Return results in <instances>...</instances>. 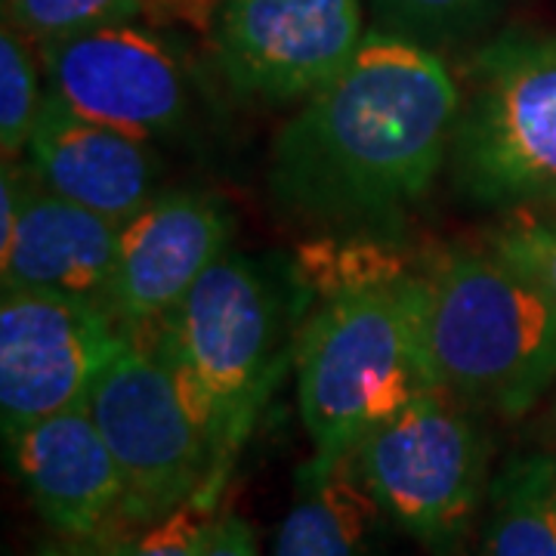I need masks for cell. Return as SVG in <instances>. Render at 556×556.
Returning a JSON list of instances; mask_svg holds the SVG:
<instances>
[{
	"mask_svg": "<svg viewBox=\"0 0 556 556\" xmlns=\"http://www.w3.org/2000/svg\"><path fill=\"white\" fill-rule=\"evenodd\" d=\"M217 510L189 501L174 514L137 529H118L109 535L115 556H201L207 522Z\"/></svg>",
	"mask_w": 556,
	"mask_h": 556,
	"instance_id": "21",
	"label": "cell"
},
{
	"mask_svg": "<svg viewBox=\"0 0 556 556\" xmlns=\"http://www.w3.org/2000/svg\"><path fill=\"white\" fill-rule=\"evenodd\" d=\"M25 164L47 192L121 226L159 195L152 139L80 118L50 97L25 149Z\"/></svg>",
	"mask_w": 556,
	"mask_h": 556,
	"instance_id": "13",
	"label": "cell"
},
{
	"mask_svg": "<svg viewBox=\"0 0 556 556\" xmlns=\"http://www.w3.org/2000/svg\"><path fill=\"white\" fill-rule=\"evenodd\" d=\"M35 556H115V554H112L109 535H105V538H90V541H72V538H62L60 544H43Z\"/></svg>",
	"mask_w": 556,
	"mask_h": 556,
	"instance_id": "23",
	"label": "cell"
},
{
	"mask_svg": "<svg viewBox=\"0 0 556 556\" xmlns=\"http://www.w3.org/2000/svg\"><path fill=\"white\" fill-rule=\"evenodd\" d=\"M149 13L152 0H3V22L35 47L115 22L146 20Z\"/></svg>",
	"mask_w": 556,
	"mask_h": 556,
	"instance_id": "19",
	"label": "cell"
},
{
	"mask_svg": "<svg viewBox=\"0 0 556 556\" xmlns=\"http://www.w3.org/2000/svg\"><path fill=\"white\" fill-rule=\"evenodd\" d=\"M124 477V526L137 529L199 501L217 510L214 439L170 358L130 334L84 402Z\"/></svg>",
	"mask_w": 556,
	"mask_h": 556,
	"instance_id": "6",
	"label": "cell"
},
{
	"mask_svg": "<svg viewBox=\"0 0 556 556\" xmlns=\"http://www.w3.org/2000/svg\"><path fill=\"white\" fill-rule=\"evenodd\" d=\"M201 556H257L254 532L236 510L214 514L204 532Z\"/></svg>",
	"mask_w": 556,
	"mask_h": 556,
	"instance_id": "22",
	"label": "cell"
},
{
	"mask_svg": "<svg viewBox=\"0 0 556 556\" xmlns=\"http://www.w3.org/2000/svg\"><path fill=\"white\" fill-rule=\"evenodd\" d=\"M7 448L35 510L53 532L90 541L124 526V477L87 405L25 427Z\"/></svg>",
	"mask_w": 556,
	"mask_h": 556,
	"instance_id": "12",
	"label": "cell"
},
{
	"mask_svg": "<svg viewBox=\"0 0 556 556\" xmlns=\"http://www.w3.org/2000/svg\"><path fill=\"white\" fill-rule=\"evenodd\" d=\"M47 97L142 139L177 137L195 105L186 53L152 25L115 22L40 43Z\"/></svg>",
	"mask_w": 556,
	"mask_h": 556,
	"instance_id": "8",
	"label": "cell"
},
{
	"mask_svg": "<svg viewBox=\"0 0 556 556\" xmlns=\"http://www.w3.org/2000/svg\"><path fill=\"white\" fill-rule=\"evenodd\" d=\"M477 556H556V457H507L489 482Z\"/></svg>",
	"mask_w": 556,
	"mask_h": 556,
	"instance_id": "16",
	"label": "cell"
},
{
	"mask_svg": "<svg viewBox=\"0 0 556 556\" xmlns=\"http://www.w3.org/2000/svg\"><path fill=\"white\" fill-rule=\"evenodd\" d=\"M118 241L121 223L47 192L31 177L20 223L0 244L3 288L50 291L109 306Z\"/></svg>",
	"mask_w": 556,
	"mask_h": 556,
	"instance_id": "14",
	"label": "cell"
},
{
	"mask_svg": "<svg viewBox=\"0 0 556 556\" xmlns=\"http://www.w3.org/2000/svg\"><path fill=\"white\" fill-rule=\"evenodd\" d=\"M47 87H40L35 43L3 22L0 35V149L3 161H20L38 127Z\"/></svg>",
	"mask_w": 556,
	"mask_h": 556,
	"instance_id": "18",
	"label": "cell"
},
{
	"mask_svg": "<svg viewBox=\"0 0 556 556\" xmlns=\"http://www.w3.org/2000/svg\"><path fill=\"white\" fill-rule=\"evenodd\" d=\"M130 331L105 303L3 288L0 300V424L16 439L31 424L87 402Z\"/></svg>",
	"mask_w": 556,
	"mask_h": 556,
	"instance_id": "9",
	"label": "cell"
},
{
	"mask_svg": "<svg viewBox=\"0 0 556 556\" xmlns=\"http://www.w3.org/2000/svg\"><path fill=\"white\" fill-rule=\"evenodd\" d=\"M383 517L430 556H460L489 495V439L470 405L427 390L356 445Z\"/></svg>",
	"mask_w": 556,
	"mask_h": 556,
	"instance_id": "7",
	"label": "cell"
},
{
	"mask_svg": "<svg viewBox=\"0 0 556 556\" xmlns=\"http://www.w3.org/2000/svg\"><path fill=\"white\" fill-rule=\"evenodd\" d=\"M507 0H371L380 31L417 40L430 50L485 31Z\"/></svg>",
	"mask_w": 556,
	"mask_h": 556,
	"instance_id": "17",
	"label": "cell"
},
{
	"mask_svg": "<svg viewBox=\"0 0 556 556\" xmlns=\"http://www.w3.org/2000/svg\"><path fill=\"white\" fill-rule=\"evenodd\" d=\"M232 239L229 207L195 189H167L121 226L109 309L134 334L170 316Z\"/></svg>",
	"mask_w": 556,
	"mask_h": 556,
	"instance_id": "11",
	"label": "cell"
},
{
	"mask_svg": "<svg viewBox=\"0 0 556 556\" xmlns=\"http://www.w3.org/2000/svg\"><path fill=\"white\" fill-rule=\"evenodd\" d=\"M291 309L285 281L266 263L226 251L170 316L142 328L170 358L211 430L219 489L298 356Z\"/></svg>",
	"mask_w": 556,
	"mask_h": 556,
	"instance_id": "3",
	"label": "cell"
},
{
	"mask_svg": "<svg viewBox=\"0 0 556 556\" xmlns=\"http://www.w3.org/2000/svg\"><path fill=\"white\" fill-rule=\"evenodd\" d=\"M448 177L477 207H556V31L507 28L464 65Z\"/></svg>",
	"mask_w": 556,
	"mask_h": 556,
	"instance_id": "5",
	"label": "cell"
},
{
	"mask_svg": "<svg viewBox=\"0 0 556 556\" xmlns=\"http://www.w3.org/2000/svg\"><path fill=\"white\" fill-rule=\"evenodd\" d=\"M298 408L318 457L353 455L437 383L417 321V269L325 294L298 334Z\"/></svg>",
	"mask_w": 556,
	"mask_h": 556,
	"instance_id": "4",
	"label": "cell"
},
{
	"mask_svg": "<svg viewBox=\"0 0 556 556\" xmlns=\"http://www.w3.org/2000/svg\"><path fill=\"white\" fill-rule=\"evenodd\" d=\"M380 517L356 457L313 455L298 470L294 501L278 522L276 556H375Z\"/></svg>",
	"mask_w": 556,
	"mask_h": 556,
	"instance_id": "15",
	"label": "cell"
},
{
	"mask_svg": "<svg viewBox=\"0 0 556 556\" xmlns=\"http://www.w3.org/2000/svg\"><path fill=\"white\" fill-rule=\"evenodd\" d=\"M457 109L460 84L437 50L365 31L350 65L278 130L273 201L325 229L387 226L448 167Z\"/></svg>",
	"mask_w": 556,
	"mask_h": 556,
	"instance_id": "1",
	"label": "cell"
},
{
	"mask_svg": "<svg viewBox=\"0 0 556 556\" xmlns=\"http://www.w3.org/2000/svg\"><path fill=\"white\" fill-rule=\"evenodd\" d=\"M489 248L538 281L556 303V214L554 211H517L504 214L492 232Z\"/></svg>",
	"mask_w": 556,
	"mask_h": 556,
	"instance_id": "20",
	"label": "cell"
},
{
	"mask_svg": "<svg viewBox=\"0 0 556 556\" xmlns=\"http://www.w3.org/2000/svg\"><path fill=\"white\" fill-rule=\"evenodd\" d=\"M554 214H556V207H554Z\"/></svg>",
	"mask_w": 556,
	"mask_h": 556,
	"instance_id": "25",
	"label": "cell"
},
{
	"mask_svg": "<svg viewBox=\"0 0 556 556\" xmlns=\"http://www.w3.org/2000/svg\"><path fill=\"white\" fill-rule=\"evenodd\" d=\"M214 62L232 93L303 102L350 65L362 28L358 0H219Z\"/></svg>",
	"mask_w": 556,
	"mask_h": 556,
	"instance_id": "10",
	"label": "cell"
},
{
	"mask_svg": "<svg viewBox=\"0 0 556 556\" xmlns=\"http://www.w3.org/2000/svg\"><path fill=\"white\" fill-rule=\"evenodd\" d=\"M217 3L219 0H152V10L161 7L164 13H174V16H186V20L204 22L207 16L214 20Z\"/></svg>",
	"mask_w": 556,
	"mask_h": 556,
	"instance_id": "24",
	"label": "cell"
},
{
	"mask_svg": "<svg viewBox=\"0 0 556 556\" xmlns=\"http://www.w3.org/2000/svg\"><path fill=\"white\" fill-rule=\"evenodd\" d=\"M417 321L437 390L470 408L517 420L556 383V303L492 248L427 260Z\"/></svg>",
	"mask_w": 556,
	"mask_h": 556,
	"instance_id": "2",
	"label": "cell"
}]
</instances>
